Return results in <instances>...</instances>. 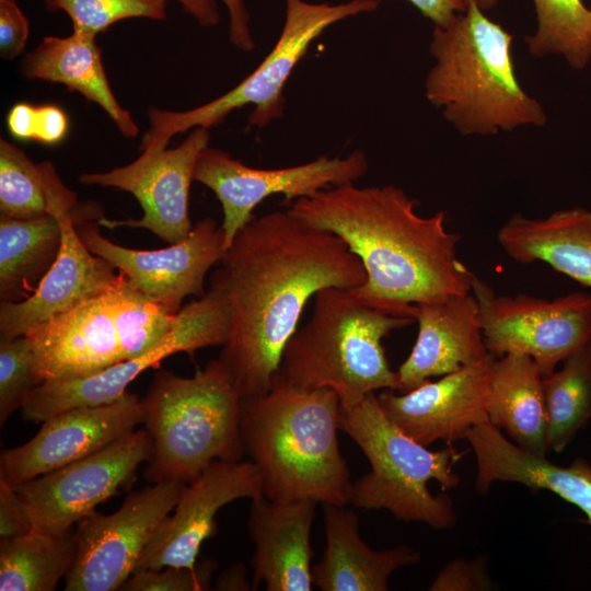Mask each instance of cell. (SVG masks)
<instances>
[{
    "mask_svg": "<svg viewBox=\"0 0 591 591\" xmlns=\"http://www.w3.org/2000/svg\"><path fill=\"white\" fill-rule=\"evenodd\" d=\"M210 278L230 305L219 360L242 401L266 394L301 314L320 290L352 289L367 278L360 259L332 232L288 210L253 217L235 234Z\"/></svg>",
    "mask_w": 591,
    "mask_h": 591,
    "instance_id": "cell-1",
    "label": "cell"
},
{
    "mask_svg": "<svg viewBox=\"0 0 591 591\" xmlns=\"http://www.w3.org/2000/svg\"><path fill=\"white\" fill-rule=\"evenodd\" d=\"M416 204L392 184L348 182L298 198L287 210L340 237L360 259L367 278L350 289L356 297L415 320L418 304L471 293L474 275L457 257L461 235L447 229L445 213L422 217Z\"/></svg>",
    "mask_w": 591,
    "mask_h": 591,
    "instance_id": "cell-2",
    "label": "cell"
},
{
    "mask_svg": "<svg viewBox=\"0 0 591 591\" xmlns=\"http://www.w3.org/2000/svg\"><path fill=\"white\" fill-rule=\"evenodd\" d=\"M339 413L332 389L299 387L278 373L266 394L242 401L241 438L265 497L349 503L352 482L338 444Z\"/></svg>",
    "mask_w": 591,
    "mask_h": 591,
    "instance_id": "cell-3",
    "label": "cell"
},
{
    "mask_svg": "<svg viewBox=\"0 0 591 591\" xmlns=\"http://www.w3.org/2000/svg\"><path fill=\"white\" fill-rule=\"evenodd\" d=\"M511 45L512 35L474 1L448 24L434 25L425 95L461 135L546 124L544 107L518 80Z\"/></svg>",
    "mask_w": 591,
    "mask_h": 591,
    "instance_id": "cell-4",
    "label": "cell"
},
{
    "mask_svg": "<svg viewBox=\"0 0 591 591\" xmlns=\"http://www.w3.org/2000/svg\"><path fill=\"white\" fill-rule=\"evenodd\" d=\"M314 299L312 316L288 340L277 373L299 387L332 389L343 408L378 390H397L382 340L415 320L373 306L350 289L325 288Z\"/></svg>",
    "mask_w": 591,
    "mask_h": 591,
    "instance_id": "cell-5",
    "label": "cell"
},
{
    "mask_svg": "<svg viewBox=\"0 0 591 591\" xmlns=\"http://www.w3.org/2000/svg\"><path fill=\"white\" fill-rule=\"evenodd\" d=\"M141 401L152 439L144 471L149 482L188 483L213 461L245 454L242 398L219 358L188 378L159 371Z\"/></svg>",
    "mask_w": 591,
    "mask_h": 591,
    "instance_id": "cell-6",
    "label": "cell"
},
{
    "mask_svg": "<svg viewBox=\"0 0 591 591\" xmlns=\"http://www.w3.org/2000/svg\"><path fill=\"white\" fill-rule=\"evenodd\" d=\"M339 430L359 445L371 467L352 483L351 506L385 509L396 519L439 530L455 526L453 500L444 493L433 496L428 483L437 480L442 491L456 487L460 477L453 466L462 452L452 444L430 451L404 433L384 415L375 393L350 408L340 407Z\"/></svg>",
    "mask_w": 591,
    "mask_h": 591,
    "instance_id": "cell-7",
    "label": "cell"
},
{
    "mask_svg": "<svg viewBox=\"0 0 591 591\" xmlns=\"http://www.w3.org/2000/svg\"><path fill=\"white\" fill-rule=\"evenodd\" d=\"M174 316L119 273L107 289L25 334L36 376L40 383L83 378L138 357L167 335Z\"/></svg>",
    "mask_w": 591,
    "mask_h": 591,
    "instance_id": "cell-8",
    "label": "cell"
},
{
    "mask_svg": "<svg viewBox=\"0 0 591 591\" xmlns=\"http://www.w3.org/2000/svg\"><path fill=\"white\" fill-rule=\"evenodd\" d=\"M286 16L281 33L267 56L236 86L198 107L174 112L151 107L148 111L149 130L140 150L166 148L171 138L190 128H211L234 109L252 104L248 125L263 128L283 114V86L311 43L328 26L350 16L376 10L380 0L311 3L285 0Z\"/></svg>",
    "mask_w": 591,
    "mask_h": 591,
    "instance_id": "cell-9",
    "label": "cell"
},
{
    "mask_svg": "<svg viewBox=\"0 0 591 591\" xmlns=\"http://www.w3.org/2000/svg\"><path fill=\"white\" fill-rule=\"evenodd\" d=\"M230 329L229 301L221 290L210 288L175 314L170 332L154 347L92 375L42 382L23 399L21 417L26 421L43 422L68 409L115 402L147 369L159 367L174 354L193 356L201 348L223 346Z\"/></svg>",
    "mask_w": 591,
    "mask_h": 591,
    "instance_id": "cell-10",
    "label": "cell"
},
{
    "mask_svg": "<svg viewBox=\"0 0 591 591\" xmlns=\"http://www.w3.org/2000/svg\"><path fill=\"white\" fill-rule=\"evenodd\" d=\"M101 216L99 205L77 204L72 219L79 236L93 254L124 274L149 300L175 315L187 296L201 298L206 293V275L227 251L223 230L212 218L199 220L188 236L176 244L160 250H135L103 236Z\"/></svg>",
    "mask_w": 591,
    "mask_h": 591,
    "instance_id": "cell-11",
    "label": "cell"
},
{
    "mask_svg": "<svg viewBox=\"0 0 591 591\" xmlns=\"http://www.w3.org/2000/svg\"><path fill=\"white\" fill-rule=\"evenodd\" d=\"M472 293L486 348L493 356H530L543 376L591 340V296L572 292L554 300L528 294H496L475 274Z\"/></svg>",
    "mask_w": 591,
    "mask_h": 591,
    "instance_id": "cell-12",
    "label": "cell"
},
{
    "mask_svg": "<svg viewBox=\"0 0 591 591\" xmlns=\"http://www.w3.org/2000/svg\"><path fill=\"white\" fill-rule=\"evenodd\" d=\"M185 485L179 480L152 483L126 497L117 511H94L80 520L74 531L76 559L65 578V590H119Z\"/></svg>",
    "mask_w": 591,
    "mask_h": 591,
    "instance_id": "cell-13",
    "label": "cell"
},
{
    "mask_svg": "<svg viewBox=\"0 0 591 591\" xmlns=\"http://www.w3.org/2000/svg\"><path fill=\"white\" fill-rule=\"evenodd\" d=\"M151 451L149 431L135 429L84 459L13 488L33 529L66 533L126 487Z\"/></svg>",
    "mask_w": 591,
    "mask_h": 591,
    "instance_id": "cell-14",
    "label": "cell"
},
{
    "mask_svg": "<svg viewBox=\"0 0 591 591\" xmlns=\"http://www.w3.org/2000/svg\"><path fill=\"white\" fill-rule=\"evenodd\" d=\"M368 167L367 157L359 150L345 158L323 155L289 167L255 169L208 147L197 160L194 181L211 189L221 204L228 250L237 231L254 217L255 207L269 196L283 195V205L288 206L329 186L356 182Z\"/></svg>",
    "mask_w": 591,
    "mask_h": 591,
    "instance_id": "cell-15",
    "label": "cell"
},
{
    "mask_svg": "<svg viewBox=\"0 0 591 591\" xmlns=\"http://www.w3.org/2000/svg\"><path fill=\"white\" fill-rule=\"evenodd\" d=\"M209 129L197 127L173 149L144 150L131 163L107 172L84 173L85 185L114 187L129 192L139 201L140 219L108 220L102 227L141 228L170 244L185 240L193 229L189 218V190L200 153L208 148Z\"/></svg>",
    "mask_w": 591,
    "mask_h": 591,
    "instance_id": "cell-16",
    "label": "cell"
},
{
    "mask_svg": "<svg viewBox=\"0 0 591 591\" xmlns=\"http://www.w3.org/2000/svg\"><path fill=\"white\" fill-rule=\"evenodd\" d=\"M264 495L259 470L252 461L216 460L186 483L172 510L159 524L134 572L166 566L197 565L202 543L217 534L216 515L237 499Z\"/></svg>",
    "mask_w": 591,
    "mask_h": 591,
    "instance_id": "cell-17",
    "label": "cell"
},
{
    "mask_svg": "<svg viewBox=\"0 0 591 591\" xmlns=\"http://www.w3.org/2000/svg\"><path fill=\"white\" fill-rule=\"evenodd\" d=\"M49 213L61 229L58 256L36 291L20 302H1L0 338L25 335L34 326L92 297L117 281L119 273L93 254L74 227L72 209L76 193L57 176L49 190Z\"/></svg>",
    "mask_w": 591,
    "mask_h": 591,
    "instance_id": "cell-18",
    "label": "cell"
},
{
    "mask_svg": "<svg viewBox=\"0 0 591 591\" xmlns=\"http://www.w3.org/2000/svg\"><path fill=\"white\" fill-rule=\"evenodd\" d=\"M140 424L142 401L129 392L109 404L59 413L28 441L1 452L0 479L15 487L106 448Z\"/></svg>",
    "mask_w": 591,
    "mask_h": 591,
    "instance_id": "cell-19",
    "label": "cell"
},
{
    "mask_svg": "<svg viewBox=\"0 0 591 591\" xmlns=\"http://www.w3.org/2000/svg\"><path fill=\"white\" fill-rule=\"evenodd\" d=\"M495 356L429 380L406 393L386 389L376 394L384 415L422 445L466 439L477 424L488 421L486 398Z\"/></svg>",
    "mask_w": 591,
    "mask_h": 591,
    "instance_id": "cell-20",
    "label": "cell"
},
{
    "mask_svg": "<svg viewBox=\"0 0 591 591\" xmlns=\"http://www.w3.org/2000/svg\"><path fill=\"white\" fill-rule=\"evenodd\" d=\"M312 499L274 501L264 495L252 500L248 533L255 590L310 591L313 586L311 529L316 505Z\"/></svg>",
    "mask_w": 591,
    "mask_h": 591,
    "instance_id": "cell-21",
    "label": "cell"
},
{
    "mask_svg": "<svg viewBox=\"0 0 591 591\" xmlns=\"http://www.w3.org/2000/svg\"><path fill=\"white\" fill-rule=\"evenodd\" d=\"M418 335L397 373L399 393L486 358L478 303L471 292L416 305Z\"/></svg>",
    "mask_w": 591,
    "mask_h": 591,
    "instance_id": "cell-22",
    "label": "cell"
},
{
    "mask_svg": "<svg viewBox=\"0 0 591 591\" xmlns=\"http://www.w3.org/2000/svg\"><path fill=\"white\" fill-rule=\"evenodd\" d=\"M477 461L476 490L486 493L495 482L518 483L531 490H548L577 506L591 525V464L576 459L560 466L546 455L529 452L508 440L489 421L475 425L467 433Z\"/></svg>",
    "mask_w": 591,
    "mask_h": 591,
    "instance_id": "cell-23",
    "label": "cell"
},
{
    "mask_svg": "<svg viewBox=\"0 0 591 591\" xmlns=\"http://www.w3.org/2000/svg\"><path fill=\"white\" fill-rule=\"evenodd\" d=\"M326 547L312 567L313 584L323 591H386L391 575L416 564L420 553L402 544L374 551L360 537L358 515L346 506L323 505Z\"/></svg>",
    "mask_w": 591,
    "mask_h": 591,
    "instance_id": "cell-24",
    "label": "cell"
},
{
    "mask_svg": "<svg viewBox=\"0 0 591 591\" xmlns=\"http://www.w3.org/2000/svg\"><path fill=\"white\" fill-rule=\"evenodd\" d=\"M499 245L514 262H543L591 288V211L557 210L545 218L512 215L497 233Z\"/></svg>",
    "mask_w": 591,
    "mask_h": 591,
    "instance_id": "cell-25",
    "label": "cell"
},
{
    "mask_svg": "<svg viewBox=\"0 0 591 591\" xmlns=\"http://www.w3.org/2000/svg\"><path fill=\"white\" fill-rule=\"evenodd\" d=\"M95 37L77 31L66 37L47 36L26 55L22 73L28 79L60 83L69 91L79 92L86 101L101 106L123 136L134 138L139 128L111 89Z\"/></svg>",
    "mask_w": 591,
    "mask_h": 591,
    "instance_id": "cell-26",
    "label": "cell"
},
{
    "mask_svg": "<svg viewBox=\"0 0 591 591\" xmlns=\"http://www.w3.org/2000/svg\"><path fill=\"white\" fill-rule=\"evenodd\" d=\"M486 410L488 421L506 429L515 444L529 452L546 455L543 375L530 356L510 352L495 358Z\"/></svg>",
    "mask_w": 591,
    "mask_h": 591,
    "instance_id": "cell-27",
    "label": "cell"
},
{
    "mask_svg": "<svg viewBox=\"0 0 591 591\" xmlns=\"http://www.w3.org/2000/svg\"><path fill=\"white\" fill-rule=\"evenodd\" d=\"M60 243V224L53 213L26 220L1 215V302H20L32 296L55 263Z\"/></svg>",
    "mask_w": 591,
    "mask_h": 591,
    "instance_id": "cell-28",
    "label": "cell"
},
{
    "mask_svg": "<svg viewBox=\"0 0 591 591\" xmlns=\"http://www.w3.org/2000/svg\"><path fill=\"white\" fill-rule=\"evenodd\" d=\"M77 554L74 532L33 529L1 540V591H53L71 569Z\"/></svg>",
    "mask_w": 591,
    "mask_h": 591,
    "instance_id": "cell-29",
    "label": "cell"
},
{
    "mask_svg": "<svg viewBox=\"0 0 591 591\" xmlns=\"http://www.w3.org/2000/svg\"><path fill=\"white\" fill-rule=\"evenodd\" d=\"M543 392L547 449L561 452L591 418V340L543 376Z\"/></svg>",
    "mask_w": 591,
    "mask_h": 591,
    "instance_id": "cell-30",
    "label": "cell"
},
{
    "mask_svg": "<svg viewBox=\"0 0 591 591\" xmlns=\"http://www.w3.org/2000/svg\"><path fill=\"white\" fill-rule=\"evenodd\" d=\"M537 26L524 38L536 58L560 56L576 70L591 60V11L582 0H532Z\"/></svg>",
    "mask_w": 591,
    "mask_h": 591,
    "instance_id": "cell-31",
    "label": "cell"
},
{
    "mask_svg": "<svg viewBox=\"0 0 591 591\" xmlns=\"http://www.w3.org/2000/svg\"><path fill=\"white\" fill-rule=\"evenodd\" d=\"M54 164L33 162L15 144L0 139V211L13 219L49 213V176Z\"/></svg>",
    "mask_w": 591,
    "mask_h": 591,
    "instance_id": "cell-32",
    "label": "cell"
},
{
    "mask_svg": "<svg viewBox=\"0 0 591 591\" xmlns=\"http://www.w3.org/2000/svg\"><path fill=\"white\" fill-rule=\"evenodd\" d=\"M44 2L50 12H65L72 22L73 31L96 36L125 19H165L167 0H44Z\"/></svg>",
    "mask_w": 591,
    "mask_h": 591,
    "instance_id": "cell-33",
    "label": "cell"
},
{
    "mask_svg": "<svg viewBox=\"0 0 591 591\" xmlns=\"http://www.w3.org/2000/svg\"><path fill=\"white\" fill-rule=\"evenodd\" d=\"M40 384L27 336L0 338V426L20 409L27 393Z\"/></svg>",
    "mask_w": 591,
    "mask_h": 591,
    "instance_id": "cell-34",
    "label": "cell"
},
{
    "mask_svg": "<svg viewBox=\"0 0 591 591\" xmlns=\"http://www.w3.org/2000/svg\"><path fill=\"white\" fill-rule=\"evenodd\" d=\"M217 563L202 559L194 568L166 566L134 572L119 588L125 591H201L210 590Z\"/></svg>",
    "mask_w": 591,
    "mask_h": 591,
    "instance_id": "cell-35",
    "label": "cell"
},
{
    "mask_svg": "<svg viewBox=\"0 0 591 591\" xmlns=\"http://www.w3.org/2000/svg\"><path fill=\"white\" fill-rule=\"evenodd\" d=\"M7 126L16 139L55 144L66 137L68 118L65 112L55 105L16 103L7 115Z\"/></svg>",
    "mask_w": 591,
    "mask_h": 591,
    "instance_id": "cell-36",
    "label": "cell"
},
{
    "mask_svg": "<svg viewBox=\"0 0 591 591\" xmlns=\"http://www.w3.org/2000/svg\"><path fill=\"white\" fill-rule=\"evenodd\" d=\"M169 1V0H167ZM178 2L184 11L192 15L200 25L218 24L220 15L217 0H173ZM229 12V36L231 43L243 51H251L255 43L250 27V14L243 0H220Z\"/></svg>",
    "mask_w": 591,
    "mask_h": 591,
    "instance_id": "cell-37",
    "label": "cell"
},
{
    "mask_svg": "<svg viewBox=\"0 0 591 591\" xmlns=\"http://www.w3.org/2000/svg\"><path fill=\"white\" fill-rule=\"evenodd\" d=\"M491 587L487 559L484 556H477L474 559L459 558L448 563L437 575L429 590L483 591Z\"/></svg>",
    "mask_w": 591,
    "mask_h": 591,
    "instance_id": "cell-38",
    "label": "cell"
},
{
    "mask_svg": "<svg viewBox=\"0 0 591 591\" xmlns=\"http://www.w3.org/2000/svg\"><path fill=\"white\" fill-rule=\"evenodd\" d=\"M30 23L15 0H0V56L5 60L22 54Z\"/></svg>",
    "mask_w": 591,
    "mask_h": 591,
    "instance_id": "cell-39",
    "label": "cell"
},
{
    "mask_svg": "<svg viewBox=\"0 0 591 591\" xmlns=\"http://www.w3.org/2000/svg\"><path fill=\"white\" fill-rule=\"evenodd\" d=\"M33 530L15 489L0 479V537H16Z\"/></svg>",
    "mask_w": 591,
    "mask_h": 591,
    "instance_id": "cell-40",
    "label": "cell"
},
{
    "mask_svg": "<svg viewBox=\"0 0 591 591\" xmlns=\"http://www.w3.org/2000/svg\"><path fill=\"white\" fill-rule=\"evenodd\" d=\"M434 25H445L466 9L463 0H407Z\"/></svg>",
    "mask_w": 591,
    "mask_h": 591,
    "instance_id": "cell-41",
    "label": "cell"
},
{
    "mask_svg": "<svg viewBox=\"0 0 591 591\" xmlns=\"http://www.w3.org/2000/svg\"><path fill=\"white\" fill-rule=\"evenodd\" d=\"M215 590L248 591L252 583L246 579V570L243 564H235L224 569L216 579Z\"/></svg>",
    "mask_w": 591,
    "mask_h": 591,
    "instance_id": "cell-42",
    "label": "cell"
},
{
    "mask_svg": "<svg viewBox=\"0 0 591 591\" xmlns=\"http://www.w3.org/2000/svg\"><path fill=\"white\" fill-rule=\"evenodd\" d=\"M464 3L467 5L468 2L471 1H474L478 4V7L484 10V11H487L489 9H493L494 7H496L499 2V0H463Z\"/></svg>",
    "mask_w": 591,
    "mask_h": 591,
    "instance_id": "cell-43",
    "label": "cell"
},
{
    "mask_svg": "<svg viewBox=\"0 0 591 591\" xmlns=\"http://www.w3.org/2000/svg\"><path fill=\"white\" fill-rule=\"evenodd\" d=\"M590 11H591V5L589 7Z\"/></svg>",
    "mask_w": 591,
    "mask_h": 591,
    "instance_id": "cell-44",
    "label": "cell"
}]
</instances>
